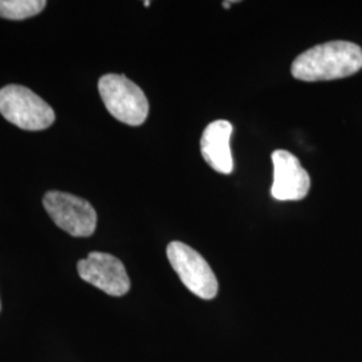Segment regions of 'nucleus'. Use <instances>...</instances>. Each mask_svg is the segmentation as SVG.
<instances>
[{"mask_svg":"<svg viewBox=\"0 0 362 362\" xmlns=\"http://www.w3.org/2000/svg\"><path fill=\"white\" fill-rule=\"evenodd\" d=\"M98 91L105 107L118 121L143 125L149 113V103L141 88L122 74H106L98 81Z\"/></svg>","mask_w":362,"mask_h":362,"instance_id":"2","label":"nucleus"},{"mask_svg":"<svg viewBox=\"0 0 362 362\" xmlns=\"http://www.w3.org/2000/svg\"><path fill=\"white\" fill-rule=\"evenodd\" d=\"M0 310H1V303H0Z\"/></svg>","mask_w":362,"mask_h":362,"instance_id":"11","label":"nucleus"},{"mask_svg":"<svg viewBox=\"0 0 362 362\" xmlns=\"http://www.w3.org/2000/svg\"><path fill=\"white\" fill-rule=\"evenodd\" d=\"M167 257L182 285L196 297L209 300L218 296L219 282L215 272L192 247L182 242H170L167 247Z\"/></svg>","mask_w":362,"mask_h":362,"instance_id":"4","label":"nucleus"},{"mask_svg":"<svg viewBox=\"0 0 362 362\" xmlns=\"http://www.w3.org/2000/svg\"><path fill=\"white\" fill-rule=\"evenodd\" d=\"M43 206L52 221L76 238H88L95 231L97 212L85 199L61 191H49Z\"/></svg>","mask_w":362,"mask_h":362,"instance_id":"5","label":"nucleus"},{"mask_svg":"<svg viewBox=\"0 0 362 362\" xmlns=\"http://www.w3.org/2000/svg\"><path fill=\"white\" fill-rule=\"evenodd\" d=\"M274 181L272 194L275 200L297 202L310 191V176L296 156L287 151H275L272 156Z\"/></svg>","mask_w":362,"mask_h":362,"instance_id":"7","label":"nucleus"},{"mask_svg":"<svg viewBox=\"0 0 362 362\" xmlns=\"http://www.w3.org/2000/svg\"><path fill=\"white\" fill-rule=\"evenodd\" d=\"M361 67L360 46L346 40H333L298 55L291 65V74L305 82L332 81L350 77Z\"/></svg>","mask_w":362,"mask_h":362,"instance_id":"1","label":"nucleus"},{"mask_svg":"<svg viewBox=\"0 0 362 362\" xmlns=\"http://www.w3.org/2000/svg\"><path fill=\"white\" fill-rule=\"evenodd\" d=\"M46 6L45 0H0V18L23 21L42 13Z\"/></svg>","mask_w":362,"mask_h":362,"instance_id":"9","label":"nucleus"},{"mask_svg":"<svg viewBox=\"0 0 362 362\" xmlns=\"http://www.w3.org/2000/svg\"><path fill=\"white\" fill-rule=\"evenodd\" d=\"M0 115L15 127L31 132L47 129L55 121L52 106L22 85L0 89Z\"/></svg>","mask_w":362,"mask_h":362,"instance_id":"3","label":"nucleus"},{"mask_svg":"<svg viewBox=\"0 0 362 362\" xmlns=\"http://www.w3.org/2000/svg\"><path fill=\"white\" fill-rule=\"evenodd\" d=\"M79 276L112 297H122L130 290L127 269L119 259L106 252H90L77 264Z\"/></svg>","mask_w":362,"mask_h":362,"instance_id":"6","label":"nucleus"},{"mask_svg":"<svg viewBox=\"0 0 362 362\" xmlns=\"http://www.w3.org/2000/svg\"><path fill=\"white\" fill-rule=\"evenodd\" d=\"M144 4H145V7H149V6H151V1H145Z\"/></svg>","mask_w":362,"mask_h":362,"instance_id":"10","label":"nucleus"},{"mask_svg":"<svg viewBox=\"0 0 362 362\" xmlns=\"http://www.w3.org/2000/svg\"><path fill=\"white\" fill-rule=\"evenodd\" d=\"M233 124L226 119H218L208 125L203 132L200 149L208 165L223 175L233 170V160L230 149Z\"/></svg>","mask_w":362,"mask_h":362,"instance_id":"8","label":"nucleus"}]
</instances>
